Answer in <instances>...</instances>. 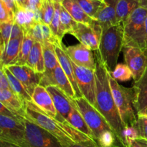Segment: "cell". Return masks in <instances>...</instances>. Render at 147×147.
<instances>
[{"mask_svg":"<svg viewBox=\"0 0 147 147\" xmlns=\"http://www.w3.org/2000/svg\"><path fill=\"white\" fill-rule=\"evenodd\" d=\"M24 125L29 147H64L57 137L26 118Z\"/></svg>","mask_w":147,"mask_h":147,"instance_id":"8","label":"cell"},{"mask_svg":"<svg viewBox=\"0 0 147 147\" xmlns=\"http://www.w3.org/2000/svg\"><path fill=\"white\" fill-rule=\"evenodd\" d=\"M0 103L11 112L24 117L25 104L11 90L0 89Z\"/></svg>","mask_w":147,"mask_h":147,"instance_id":"22","label":"cell"},{"mask_svg":"<svg viewBox=\"0 0 147 147\" xmlns=\"http://www.w3.org/2000/svg\"><path fill=\"white\" fill-rule=\"evenodd\" d=\"M95 56L96 108L106 118L119 141L123 144L122 137L124 125L122 122L119 110L116 107L112 94L109 81L110 72L108 71L104 62L102 60L98 50L95 51Z\"/></svg>","mask_w":147,"mask_h":147,"instance_id":"1","label":"cell"},{"mask_svg":"<svg viewBox=\"0 0 147 147\" xmlns=\"http://www.w3.org/2000/svg\"><path fill=\"white\" fill-rule=\"evenodd\" d=\"M139 133V138L147 142V117L143 114L137 115V122L136 125Z\"/></svg>","mask_w":147,"mask_h":147,"instance_id":"38","label":"cell"},{"mask_svg":"<svg viewBox=\"0 0 147 147\" xmlns=\"http://www.w3.org/2000/svg\"><path fill=\"white\" fill-rule=\"evenodd\" d=\"M117 1L118 0H104L95 14L93 19L101 25L102 28L121 24L118 22L116 15Z\"/></svg>","mask_w":147,"mask_h":147,"instance_id":"16","label":"cell"},{"mask_svg":"<svg viewBox=\"0 0 147 147\" xmlns=\"http://www.w3.org/2000/svg\"><path fill=\"white\" fill-rule=\"evenodd\" d=\"M111 88L116 107L119 110L122 122L125 126H136L137 114L134 106V89L119 84L111 74L109 75Z\"/></svg>","mask_w":147,"mask_h":147,"instance_id":"4","label":"cell"},{"mask_svg":"<svg viewBox=\"0 0 147 147\" xmlns=\"http://www.w3.org/2000/svg\"><path fill=\"white\" fill-rule=\"evenodd\" d=\"M35 42L34 39L32 37L30 33H24L21 48H20V53L18 55V57L17 58L12 65H26L32 48Z\"/></svg>","mask_w":147,"mask_h":147,"instance_id":"30","label":"cell"},{"mask_svg":"<svg viewBox=\"0 0 147 147\" xmlns=\"http://www.w3.org/2000/svg\"><path fill=\"white\" fill-rule=\"evenodd\" d=\"M123 47V24H118L103 27L98 50L110 73L118 64V59Z\"/></svg>","mask_w":147,"mask_h":147,"instance_id":"2","label":"cell"},{"mask_svg":"<svg viewBox=\"0 0 147 147\" xmlns=\"http://www.w3.org/2000/svg\"><path fill=\"white\" fill-rule=\"evenodd\" d=\"M125 63L129 66L133 74V79L137 82L144 74L147 67V57L144 52L139 47H123Z\"/></svg>","mask_w":147,"mask_h":147,"instance_id":"11","label":"cell"},{"mask_svg":"<svg viewBox=\"0 0 147 147\" xmlns=\"http://www.w3.org/2000/svg\"><path fill=\"white\" fill-rule=\"evenodd\" d=\"M73 101L91 131L93 139L96 143L103 133L109 131H113L106 118L86 98L78 97Z\"/></svg>","mask_w":147,"mask_h":147,"instance_id":"6","label":"cell"},{"mask_svg":"<svg viewBox=\"0 0 147 147\" xmlns=\"http://www.w3.org/2000/svg\"><path fill=\"white\" fill-rule=\"evenodd\" d=\"M129 147H147V142L142 139H136L131 144Z\"/></svg>","mask_w":147,"mask_h":147,"instance_id":"45","label":"cell"},{"mask_svg":"<svg viewBox=\"0 0 147 147\" xmlns=\"http://www.w3.org/2000/svg\"><path fill=\"white\" fill-rule=\"evenodd\" d=\"M1 1H2L8 7V8H9L14 13V14H15L17 10V7L14 0H1Z\"/></svg>","mask_w":147,"mask_h":147,"instance_id":"44","label":"cell"},{"mask_svg":"<svg viewBox=\"0 0 147 147\" xmlns=\"http://www.w3.org/2000/svg\"><path fill=\"white\" fill-rule=\"evenodd\" d=\"M0 140L20 147H29L26 140L24 119L0 115Z\"/></svg>","mask_w":147,"mask_h":147,"instance_id":"7","label":"cell"},{"mask_svg":"<svg viewBox=\"0 0 147 147\" xmlns=\"http://www.w3.org/2000/svg\"><path fill=\"white\" fill-rule=\"evenodd\" d=\"M85 12L93 18L103 1L100 0H76Z\"/></svg>","mask_w":147,"mask_h":147,"instance_id":"34","label":"cell"},{"mask_svg":"<svg viewBox=\"0 0 147 147\" xmlns=\"http://www.w3.org/2000/svg\"><path fill=\"white\" fill-rule=\"evenodd\" d=\"M0 89L11 90L8 78L2 68H1V70H0Z\"/></svg>","mask_w":147,"mask_h":147,"instance_id":"42","label":"cell"},{"mask_svg":"<svg viewBox=\"0 0 147 147\" xmlns=\"http://www.w3.org/2000/svg\"><path fill=\"white\" fill-rule=\"evenodd\" d=\"M144 52L147 57V17L146 20V26H145V48Z\"/></svg>","mask_w":147,"mask_h":147,"instance_id":"47","label":"cell"},{"mask_svg":"<svg viewBox=\"0 0 147 147\" xmlns=\"http://www.w3.org/2000/svg\"><path fill=\"white\" fill-rule=\"evenodd\" d=\"M6 67L21 82L32 97L36 86L40 84L42 74L37 73L27 65L14 64Z\"/></svg>","mask_w":147,"mask_h":147,"instance_id":"13","label":"cell"},{"mask_svg":"<svg viewBox=\"0 0 147 147\" xmlns=\"http://www.w3.org/2000/svg\"><path fill=\"white\" fill-rule=\"evenodd\" d=\"M141 5L146 6L147 7V0H142V3H141Z\"/></svg>","mask_w":147,"mask_h":147,"instance_id":"49","label":"cell"},{"mask_svg":"<svg viewBox=\"0 0 147 147\" xmlns=\"http://www.w3.org/2000/svg\"><path fill=\"white\" fill-rule=\"evenodd\" d=\"M76 21L73 20L70 13L63 5L60 9V24L58 33V40L62 42V39L67 33H71Z\"/></svg>","mask_w":147,"mask_h":147,"instance_id":"31","label":"cell"},{"mask_svg":"<svg viewBox=\"0 0 147 147\" xmlns=\"http://www.w3.org/2000/svg\"><path fill=\"white\" fill-rule=\"evenodd\" d=\"M14 21L8 22H2L0 24V30H1V50L0 52H2L4 48V46L7 44L11 39V31H12L13 24Z\"/></svg>","mask_w":147,"mask_h":147,"instance_id":"36","label":"cell"},{"mask_svg":"<svg viewBox=\"0 0 147 147\" xmlns=\"http://www.w3.org/2000/svg\"><path fill=\"white\" fill-rule=\"evenodd\" d=\"M54 4L55 13L53 20H52L51 23H50V27L54 37H55V39L57 41H59L58 33L60 24V9H61L62 3L61 1H57V0H54Z\"/></svg>","mask_w":147,"mask_h":147,"instance_id":"35","label":"cell"},{"mask_svg":"<svg viewBox=\"0 0 147 147\" xmlns=\"http://www.w3.org/2000/svg\"><path fill=\"white\" fill-rule=\"evenodd\" d=\"M54 47L59 63H60L63 70L64 71L66 76H67L68 79L70 80V83L73 85V89H74L75 92H76V98L82 97L83 95H82L81 92L79 89L77 81H76L72 61L68 55L66 53L63 43L60 41L55 42V43H54Z\"/></svg>","mask_w":147,"mask_h":147,"instance_id":"15","label":"cell"},{"mask_svg":"<svg viewBox=\"0 0 147 147\" xmlns=\"http://www.w3.org/2000/svg\"><path fill=\"white\" fill-rule=\"evenodd\" d=\"M43 2H44V0H29V5L27 10H30L37 13L40 16V12Z\"/></svg>","mask_w":147,"mask_h":147,"instance_id":"41","label":"cell"},{"mask_svg":"<svg viewBox=\"0 0 147 147\" xmlns=\"http://www.w3.org/2000/svg\"><path fill=\"white\" fill-rule=\"evenodd\" d=\"M2 69H4L6 75L7 76L12 92L15 93L22 100V102L24 104L27 101H32L31 95L29 94V92H27L25 87L23 86L21 82L6 66L2 67Z\"/></svg>","mask_w":147,"mask_h":147,"instance_id":"29","label":"cell"},{"mask_svg":"<svg viewBox=\"0 0 147 147\" xmlns=\"http://www.w3.org/2000/svg\"><path fill=\"white\" fill-rule=\"evenodd\" d=\"M147 17L146 6L135 9L122 23L123 27V47L135 46L144 51L145 26Z\"/></svg>","mask_w":147,"mask_h":147,"instance_id":"3","label":"cell"},{"mask_svg":"<svg viewBox=\"0 0 147 147\" xmlns=\"http://www.w3.org/2000/svg\"><path fill=\"white\" fill-rule=\"evenodd\" d=\"M76 81L83 97L96 108L95 70L78 66L72 61Z\"/></svg>","mask_w":147,"mask_h":147,"instance_id":"9","label":"cell"},{"mask_svg":"<svg viewBox=\"0 0 147 147\" xmlns=\"http://www.w3.org/2000/svg\"><path fill=\"white\" fill-rule=\"evenodd\" d=\"M0 147H20L16 144H12V143L7 142V141H1L0 140Z\"/></svg>","mask_w":147,"mask_h":147,"instance_id":"46","label":"cell"},{"mask_svg":"<svg viewBox=\"0 0 147 147\" xmlns=\"http://www.w3.org/2000/svg\"><path fill=\"white\" fill-rule=\"evenodd\" d=\"M17 10H27L28 9L29 0H14Z\"/></svg>","mask_w":147,"mask_h":147,"instance_id":"43","label":"cell"},{"mask_svg":"<svg viewBox=\"0 0 147 147\" xmlns=\"http://www.w3.org/2000/svg\"><path fill=\"white\" fill-rule=\"evenodd\" d=\"M32 101L49 116L53 118H55L57 112L53 99L46 87L40 84L36 86L32 95Z\"/></svg>","mask_w":147,"mask_h":147,"instance_id":"18","label":"cell"},{"mask_svg":"<svg viewBox=\"0 0 147 147\" xmlns=\"http://www.w3.org/2000/svg\"><path fill=\"white\" fill-rule=\"evenodd\" d=\"M27 33H29L31 35L32 37L34 39L36 42H39L42 43L44 42V37H43L42 27V22H37L29 30Z\"/></svg>","mask_w":147,"mask_h":147,"instance_id":"40","label":"cell"},{"mask_svg":"<svg viewBox=\"0 0 147 147\" xmlns=\"http://www.w3.org/2000/svg\"><path fill=\"white\" fill-rule=\"evenodd\" d=\"M102 31L103 28L97 21L94 26L76 22L70 34L75 36L80 43L96 51L99 49Z\"/></svg>","mask_w":147,"mask_h":147,"instance_id":"10","label":"cell"},{"mask_svg":"<svg viewBox=\"0 0 147 147\" xmlns=\"http://www.w3.org/2000/svg\"><path fill=\"white\" fill-rule=\"evenodd\" d=\"M26 65L30 66L38 74H42L45 72V66L42 43L39 42H35L34 43Z\"/></svg>","mask_w":147,"mask_h":147,"instance_id":"24","label":"cell"},{"mask_svg":"<svg viewBox=\"0 0 147 147\" xmlns=\"http://www.w3.org/2000/svg\"><path fill=\"white\" fill-rule=\"evenodd\" d=\"M139 138V133L136 126H125L122 141L124 147H129L131 144Z\"/></svg>","mask_w":147,"mask_h":147,"instance_id":"37","label":"cell"},{"mask_svg":"<svg viewBox=\"0 0 147 147\" xmlns=\"http://www.w3.org/2000/svg\"><path fill=\"white\" fill-rule=\"evenodd\" d=\"M46 89L53 99L57 112L67 119L69 112H70L72 108L73 99L68 97L61 89L56 86L51 85L47 86Z\"/></svg>","mask_w":147,"mask_h":147,"instance_id":"19","label":"cell"},{"mask_svg":"<svg viewBox=\"0 0 147 147\" xmlns=\"http://www.w3.org/2000/svg\"><path fill=\"white\" fill-rule=\"evenodd\" d=\"M67 121L73 125L74 128L76 129L79 130L80 131L83 132V133L86 134L88 135L89 137L93 138V134H92L91 131L88 126L87 123H86V120L83 118V115L80 112V111L78 109L77 106H76V103L74 101H73V104H72V108L70 110V112H69L68 116L67 118Z\"/></svg>","mask_w":147,"mask_h":147,"instance_id":"26","label":"cell"},{"mask_svg":"<svg viewBox=\"0 0 147 147\" xmlns=\"http://www.w3.org/2000/svg\"><path fill=\"white\" fill-rule=\"evenodd\" d=\"M141 114H143V115H146V116L147 117V107L146 108H145V110L143 111V112H142V113H141Z\"/></svg>","mask_w":147,"mask_h":147,"instance_id":"50","label":"cell"},{"mask_svg":"<svg viewBox=\"0 0 147 147\" xmlns=\"http://www.w3.org/2000/svg\"><path fill=\"white\" fill-rule=\"evenodd\" d=\"M64 147H90V146H86L80 145V144H76V143L75 142H72V143H70V144H67V145L64 146Z\"/></svg>","mask_w":147,"mask_h":147,"instance_id":"48","label":"cell"},{"mask_svg":"<svg viewBox=\"0 0 147 147\" xmlns=\"http://www.w3.org/2000/svg\"><path fill=\"white\" fill-rule=\"evenodd\" d=\"M61 3L76 22L90 26L96 24V20L88 15L76 0H63Z\"/></svg>","mask_w":147,"mask_h":147,"instance_id":"23","label":"cell"},{"mask_svg":"<svg viewBox=\"0 0 147 147\" xmlns=\"http://www.w3.org/2000/svg\"><path fill=\"white\" fill-rule=\"evenodd\" d=\"M40 85L47 87L48 86H56L61 89L70 99H76V92L70 80L59 64L54 71L50 74H42Z\"/></svg>","mask_w":147,"mask_h":147,"instance_id":"12","label":"cell"},{"mask_svg":"<svg viewBox=\"0 0 147 147\" xmlns=\"http://www.w3.org/2000/svg\"><path fill=\"white\" fill-rule=\"evenodd\" d=\"M54 119H55L58 122L60 127L67 133V135L75 143L80 144V145L86 146L99 147L94 139L74 128L64 117L60 115L58 112Z\"/></svg>","mask_w":147,"mask_h":147,"instance_id":"17","label":"cell"},{"mask_svg":"<svg viewBox=\"0 0 147 147\" xmlns=\"http://www.w3.org/2000/svg\"><path fill=\"white\" fill-rule=\"evenodd\" d=\"M65 50L75 64L92 70L96 69V59L92 50L87 46L80 43L75 46L65 47Z\"/></svg>","mask_w":147,"mask_h":147,"instance_id":"14","label":"cell"},{"mask_svg":"<svg viewBox=\"0 0 147 147\" xmlns=\"http://www.w3.org/2000/svg\"><path fill=\"white\" fill-rule=\"evenodd\" d=\"M14 21V13L0 0V22Z\"/></svg>","mask_w":147,"mask_h":147,"instance_id":"39","label":"cell"},{"mask_svg":"<svg viewBox=\"0 0 147 147\" xmlns=\"http://www.w3.org/2000/svg\"><path fill=\"white\" fill-rule=\"evenodd\" d=\"M111 76L117 82H126L133 78V74L126 63H118Z\"/></svg>","mask_w":147,"mask_h":147,"instance_id":"33","label":"cell"},{"mask_svg":"<svg viewBox=\"0 0 147 147\" xmlns=\"http://www.w3.org/2000/svg\"><path fill=\"white\" fill-rule=\"evenodd\" d=\"M57 1H61V2H62V1H63V0H57Z\"/></svg>","mask_w":147,"mask_h":147,"instance_id":"51","label":"cell"},{"mask_svg":"<svg viewBox=\"0 0 147 147\" xmlns=\"http://www.w3.org/2000/svg\"><path fill=\"white\" fill-rule=\"evenodd\" d=\"M24 117L26 119L44 128L57 137L63 144V146L70 143L74 142L67 133L60 127V124L55 119L43 112L32 101H27L25 102Z\"/></svg>","mask_w":147,"mask_h":147,"instance_id":"5","label":"cell"},{"mask_svg":"<svg viewBox=\"0 0 147 147\" xmlns=\"http://www.w3.org/2000/svg\"><path fill=\"white\" fill-rule=\"evenodd\" d=\"M55 13L54 0H44L40 12V22L50 25Z\"/></svg>","mask_w":147,"mask_h":147,"instance_id":"32","label":"cell"},{"mask_svg":"<svg viewBox=\"0 0 147 147\" xmlns=\"http://www.w3.org/2000/svg\"><path fill=\"white\" fill-rule=\"evenodd\" d=\"M134 106L137 115L142 113L147 107V67L142 77L134 82Z\"/></svg>","mask_w":147,"mask_h":147,"instance_id":"20","label":"cell"},{"mask_svg":"<svg viewBox=\"0 0 147 147\" xmlns=\"http://www.w3.org/2000/svg\"><path fill=\"white\" fill-rule=\"evenodd\" d=\"M42 45L45 66V72L44 74H50L54 71L55 68L60 64L55 50L54 43L44 41Z\"/></svg>","mask_w":147,"mask_h":147,"instance_id":"27","label":"cell"},{"mask_svg":"<svg viewBox=\"0 0 147 147\" xmlns=\"http://www.w3.org/2000/svg\"><path fill=\"white\" fill-rule=\"evenodd\" d=\"M142 0H118L116 4V15L119 23H123L129 14L141 6Z\"/></svg>","mask_w":147,"mask_h":147,"instance_id":"28","label":"cell"},{"mask_svg":"<svg viewBox=\"0 0 147 147\" xmlns=\"http://www.w3.org/2000/svg\"><path fill=\"white\" fill-rule=\"evenodd\" d=\"M14 22L20 24L24 33L28 32L36 23L40 22L38 14L30 10H17L14 14Z\"/></svg>","mask_w":147,"mask_h":147,"instance_id":"25","label":"cell"},{"mask_svg":"<svg viewBox=\"0 0 147 147\" xmlns=\"http://www.w3.org/2000/svg\"><path fill=\"white\" fill-rule=\"evenodd\" d=\"M23 37L24 35L10 39L7 44L5 45L4 50L1 53V68L14 63L20 53Z\"/></svg>","mask_w":147,"mask_h":147,"instance_id":"21","label":"cell"}]
</instances>
